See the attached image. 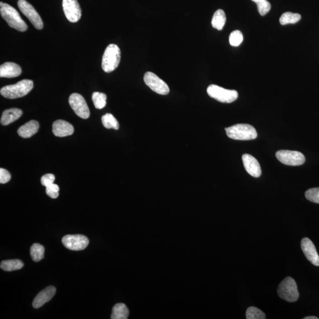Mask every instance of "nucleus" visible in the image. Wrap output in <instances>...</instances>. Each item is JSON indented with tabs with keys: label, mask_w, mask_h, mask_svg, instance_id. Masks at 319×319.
Instances as JSON below:
<instances>
[{
	"label": "nucleus",
	"mask_w": 319,
	"mask_h": 319,
	"mask_svg": "<svg viewBox=\"0 0 319 319\" xmlns=\"http://www.w3.org/2000/svg\"><path fill=\"white\" fill-rule=\"evenodd\" d=\"M0 13L9 27L19 31L23 32L27 30L26 23L21 18L18 12L12 6L6 3L0 2Z\"/></svg>",
	"instance_id": "f257e3e1"
},
{
	"label": "nucleus",
	"mask_w": 319,
	"mask_h": 319,
	"mask_svg": "<svg viewBox=\"0 0 319 319\" xmlns=\"http://www.w3.org/2000/svg\"><path fill=\"white\" fill-rule=\"evenodd\" d=\"M33 88V82L29 79H23L17 84L5 86L1 89L0 93L8 99L23 97L27 95Z\"/></svg>",
	"instance_id": "f03ea898"
},
{
	"label": "nucleus",
	"mask_w": 319,
	"mask_h": 319,
	"mask_svg": "<svg viewBox=\"0 0 319 319\" xmlns=\"http://www.w3.org/2000/svg\"><path fill=\"white\" fill-rule=\"evenodd\" d=\"M229 138L236 140H252L257 137L256 130L246 124H239L225 129Z\"/></svg>",
	"instance_id": "7ed1b4c3"
},
{
	"label": "nucleus",
	"mask_w": 319,
	"mask_h": 319,
	"mask_svg": "<svg viewBox=\"0 0 319 319\" xmlns=\"http://www.w3.org/2000/svg\"><path fill=\"white\" fill-rule=\"evenodd\" d=\"M121 60V50L119 46L115 44H111L105 49L102 68L104 71L110 73L114 71L119 66Z\"/></svg>",
	"instance_id": "20e7f679"
},
{
	"label": "nucleus",
	"mask_w": 319,
	"mask_h": 319,
	"mask_svg": "<svg viewBox=\"0 0 319 319\" xmlns=\"http://www.w3.org/2000/svg\"><path fill=\"white\" fill-rule=\"evenodd\" d=\"M277 293L281 299L293 303L299 299V293L295 280L292 277H286L280 284Z\"/></svg>",
	"instance_id": "39448f33"
},
{
	"label": "nucleus",
	"mask_w": 319,
	"mask_h": 319,
	"mask_svg": "<svg viewBox=\"0 0 319 319\" xmlns=\"http://www.w3.org/2000/svg\"><path fill=\"white\" fill-rule=\"evenodd\" d=\"M207 92L209 97L222 103H231L238 97L237 91L229 90L216 85L209 86Z\"/></svg>",
	"instance_id": "423d86ee"
},
{
	"label": "nucleus",
	"mask_w": 319,
	"mask_h": 319,
	"mask_svg": "<svg viewBox=\"0 0 319 319\" xmlns=\"http://www.w3.org/2000/svg\"><path fill=\"white\" fill-rule=\"evenodd\" d=\"M18 7L25 17L31 22L33 26L38 30L43 28V23L40 16L36 9L25 0H18Z\"/></svg>",
	"instance_id": "0eeeda50"
},
{
	"label": "nucleus",
	"mask_w": 319,
	"mask_h": 319,
	"mask_svg": "<svg viewBox=\"0 0 319 319\" xmlns=\"http://www.w3.org/2000/svg\"><path fill=\"white\" fill-rule=\"evenodd\" d=\"M145 84L156 93L165 95L170 92V89L166 83L162 81L155 73L148 72L144 76Z\"/></svg>",
	"instance_id": "6e6552de"
},
{
	"label": "nucleus",
	"mask_w": 319,
	"mask_h": 319,
	"mask_svg": "<svg viewBox=\"0 0 319 319\" xmlns=\"http://www.w3.org/2000/svg\"><path fill=\"white\" fill-rule=\"evenodd\" d=\"M276 158L283 164L292 166H298L304 163L306 159L302 153L296 151H279L276 153Z\"/></svg>",
	"instance_id": "1a4fd4ad"
},
{
	"label": "nucleus",
	"mask_w": 319,
	"mask_h": 319,
	"mask_svg": "<svg viewBox=\"0 0 319 319\" xmlns=\"http://www.w3.org/2000/svg\"><path fill=\"white\" fill-rule=\"evenodd\" d=\"M69 103L73 111L78 117L83 119H87L90 116V111L84 97L77 93L70 96Z\"/></svg>",
	"instance_id": "9d476101"
},
{
	"label": "nucleus",
	"mask_w": 319,
	"mask_h": 319,
	"mask_svg": "<svg viewBox=\"0 0 319 319\" xmlns=\"http://www.w3.org/2000/svg\"><path fill=\"white\" fill-rule=\"evenodd\" d=\"M89 242L88 238L82 235H68L62 238L64 246L72 251L85 250Z\"/></svg>",
	"instance_id": "9b49d317"
},
{
	"label": "nucleus",
	"mask_w": 319,
	"mask_h": 319,
	"mask_svg": "<svg viewBox=\"0 0 319 319\" xmlns=\"http://www.w3.org/2000/svg\"><path fill=\"white\" fill-rule=\"evenodd\" d=\"M63 9L67 19L76 23L81 18L82 10L77 0H63Z\"/></svg>",
	"instance_id": "f8f14e48"
},
{
	"label": "nucleus",
	"mask_w": 319,
	"mask_h": 319,
	"mask_svg": "<svg viewBox=\"0 0 319 319\" xmlns=\"http://www.w3.org/2000/svg\"><path fill=\"white\" fill-rule=\"evenodd\" d=\"M301 248L307 259L314 266H319V256L311 239L303 238L301 242Z\"/></svg>",
	"instance_id": "ddd939ff"
},
{
	"label": "nucleus",
	"mask_w": 319,
	"mask_h": 319,
	"mask_svg": "<svg viewBox=\"0 0 319 319\" xmlns=\"http://www.w3.org/2000/svg\"><path fill=\"white\" fill-rule=\"evenodd\" d=\"M245 170L252 176L259 177L261 175L260 164L257 160L253 156L245 154L242 157Z\"/></svg>",
	"instance_id": "4468645a"
},
{
	"label": "nucleus",
	"mask_w": 319,
	"mask_h": 319,
	"mask_svg": "<svg viewBox=\"0 0 319 319\" xmlns=\"http://www.w3.org/2000/svg\"><path fill=\"white\" fill-rule=\"evenodd\" d=\"M53 133L56 137L69 136L74 133V128L67 121L57 120L53 124Z\"/></svg>",
	"instance_id": "2eb2a0df"
},
{
	"label": "nucleus",
	"mask_w": 319,
	"mask_h": 319,
	"mask_svg": "<svg viewBox=\"0 0 319 319\" xmlns=\"http://www.w3.org/2000/svg\"><path fill=\"white\" fill-rule=\"evenodd\" d=\"M56 288L53 286L47 287L42 290L34 298L33 302V306L35 309L41 307L46 303L49 302L53 297L55 295Z\"/></svg>",
	"instance_id": "dca6fc26"
},
{
	"label": "nucleus",
	"mask_w": 319,
	"mask_h": 319,
	"mask_svg": "<svg viewBox=\"0 0 319 319\" xmlns=\"http://www.w3.org/2000/svg\"><path fill=\"white\" fill-rule=\"evenodd\" d=\"M21 67L13 62H6L0 66V77L12 78L21 74Z\"/></svg>",
	"instance_id": "f3484780"
},
{
	"label": "nucleus",
	"mask_w": 319,
	"mask_h": 319,
	"mask_svg": "<svg viewBox=\"0 0 319 319\" xmlns=\"http://www.w3.org/2000/svg\"><path fill=\"white\" fill-rule=\"evenodd\" d=\"M39 129V124L37 121L31 120L25 124L18 130V135L22 138L27 139L37 133Z\"/></svg>",
	"instance_id": "a211bd4d"
},
{
	"label": "nucleus",
	"mask_w": 319,
	"mask_h": 319,
	"mask_svg": "<svg viewBox=\"0 0 319 319\" xmlns=\"http://www.w3.org/2000/svg\"><path fill=\"white\" fill-rule=\"evenodd\" d=\"M23 111L18 108H11L3 112L1 119V124L2 126H7L21 117Z\"/></svg>",
	"instance_id": "6ab92c4d"
},
{
	"label": "nucleus",
	"mask_w": 319,
	"mask_h": 319,
	"mask_svg": "<svg viewBox=\"0 0 319 319\" xmlns=\"http://www.w3.org/2000/svg\"><path fill=\"white\" fill-rule=\"evenodd\" d=\"M129 316V309L123 303H118L115 305L112 311V319H127Z\"/></svg>",
	"instance_id": "aec40b11"
},
{
	"label": "nucleus",
	"mask_w": 319,
	"mask_h": 319,
	"mask_svg": "<svg viewBox=\"0 0 319 319\" xmlns=\"http://www.w3.org/2000/svg\"><path fill=\"white\" fill-rule=\"evenodd\" d=\"M226 17L224 11L221 9H218L213 14L212 25L213 28L218 30H222L226 23Z\"/></svg>",
	"instance_id": "412c9836"
},
{
	"label": "nucleus",
	"mask_w": 319,
	"mask_h": 319,
	"mask_svg": "<svg viewBox=\"0 0 319 319\" xmlns=\"http://www.w3.org/2000/svg\"><path fill=\"white\" fill-rule=\"evenodd\" d=\"M24 264L20 260H8L2 261L0 265L1 269L5 271H12L22 269Z\"/></svg>",
	"instance_id": "4be33fe9"
},
{
	"label": "nucleus",
	"mask_w": 319,
	"mask_h": 319,
	"mask_svg": "<svg viewBox=\"0 0 319 319\" xmlns=\"http://www.w3.org/2000/svg\"><path fill=\"white\" fill-rule=\"evenodd\" d=\"M301 15L298 13H293L291 12H286L281 16L280 23L282 25L295 24L301 20Z\"/></svg>",
	"instance_id": "5701e85b"
},
{
	"label": "nucleus",
	"mask_w": 319,
	"mask_h": 319,
	"mask_svg": "<svg viewBox=\"0 0 319 319\" xmlns=\"http://www.w3.org/2000/svg\"><path fill=\"white\" fill-rule=\"evenodd\" d=\"M102 123L107 129L119 130L120 125L119 122L111 114H106L102 117Z\"/></svg>",
	"instance_id": "b1692460"
},
{
	"label": "nucleus",
	"mask_w": 319,
	"mask_h": 319,
	"mask_svg": "<svg viewBox=\"0 0 319 319\" xmlns=\"http://www.w3.org/2000/svg\"><path fill=\"white\" fill-rule=\"evenodd\" d=\"M30 255L35 262H39L44 258V248L39 244H34L30 248Z\"/></svg>",
	"instance_id": "393cba45"
},
{
	"label": "nucleus",
	"mask_w": 319,
	"mask_h": 319,
	"mask_svg": "<svg viewBox=\"0 0 319 319\" xmlns=\"http://www.w3.org/2000/svg\"><path fill=\"white\" fill-rule=\"evenodd\" d=\"M94 106L97 109H103L107 105V95L102 92H95L92 96Z\"/></svg>",
	"instance_id": "a878e982"
},
{
	"label": "nucleus",
	"mask_w": 319,
	"mask_h": 319,
	"mask_svg": "<svg viewBox=\"0 0 319 319\" xmlns=\"http://www.w3.org/2000/svg\"><path fill=\"white\" fill-rule=\"evenodd\" d=\"M247 319H266V315L259 309L255 307H250L247 309L246 313Z\"/></svg>",
	"instance_id": "bb28decb"
},
{
	"label": "nucleus",
	"mask_w": 319,
	"mask_h": 319,
	"mask_svg": "<svg viewBox=\"0 0 319 319\" xmlns=\"http://www.w3.org/2000/svg\"><path fill=\"white\" fill-rule=\"evenodd\" d=\"M256 3L258 12L261 15L268 13L271 9V4L267 0H251Z\"/></svg>",
	"instance_id": "cd10ccee"
},
{
	"label": "nucleus",
	"mask_w": 319,
	"mask_h": 319,
	"mask_svg": "<svg viewBox=\"0 0 319 319\" xmlns=\"http://www.w3.org/2000/svg\"><path fill=\"white\" fill-rule=\"evenodd\" d=\"M243 41V35L239 30L232 31L229 36V43L232 46H238L240 45Z\"/></svg>",
	"instance_id": "c85d7f7f"
},
{
	"label": "nucleus",
	"mask_w": 319,
	"mask_h": 319,
	"mask_svg": "<svg viewBox=\"0 0 319 319\" xmlns=\"http://www.w3.org/2000/svg\"><path fill=\"white\" fill-rule=\"evenodd\" d=\"M306 199L311 202L319 203V187L312 188L306 191Z\"/></svg>",
	"instance_id": "c756f323"
},
{
	"label": "nucleus",
	"mask_w": 319,
	"mask_h": 319,
	"mask_svg": "<svg viewBox=\"0 0 319 319\" xmlns=\"http://www.w3.org/2000/svg\"><path fill=\"white\" fill-rule=\"evenodd\" d=\"M46 192L51 198L56 199L59 196V187L57 184L53 183L46 187Z\"/></svg>",
	"instance_id": "7c9ffc66"
},
{
	"label": "nucleus",
	"mask_w": 319,
	"mask_h": 319,
	"mask_svg": "<svg viewBox=\"0 0 319 319\" xmlns=\"http://www.w3.org/2000/svg\"><path fill=\"white\" fill-rule=\"evenodd\" d=\"M55 180V175L53 174H46L43 175L41 178V183L43 186L46 187L50 186V184L54 183Z\"/></svg>",
	"instance_id": "2f4dec72"
},
{
	"label": "nucleus",
	"mask_w": 319,
	"mask_h": 319,
	"mask_svg": "<svg viewBox=\"0 0 319 319\" xmlns=\"http://www.w3.org/2000/svg\"><path fill=\"white\" fill-rule=\"evenodd\" d=\"M11 179V174L4 168H0V183L5 184Z\"/></svg>",
	"instance_id": "473e14b6"
},
{
	"label": "nucleus",
	"mask_w": 319,
	"mask_h": 319,
	"mask_svg": "<svg viewBox=\"0 0 319 319\" xmlns=\"http://www.w3.org/2000/svg\"><path fill=\"white\" fill-rule=\"evenodd\" d=\"M319 318L316 317H308L304 318V319H318Z\"/></svg>",
	"instance_id": "72a5a7b5"
}]
</instances>
